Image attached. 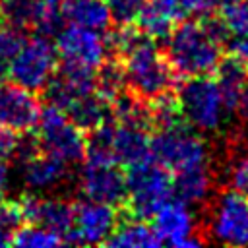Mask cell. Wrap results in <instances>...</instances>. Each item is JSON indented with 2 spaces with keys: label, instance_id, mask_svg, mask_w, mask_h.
Instances as JSON below:
<instances>
[{
  "label": "cell",
  "instance_id": "cell-8",
  "mask_svg": "<svg viewBox=\"0 0 248 248\" xmlns=\"http://www.w3.org/2000/svg\"><path fill=\"white\" fill-rule=\"evenodd\" d=\"M205 234L223 246H248V196L231 188L211 196Z\"/></svg>",
  "mask_w": 248,
  "mask_h": 248
},
{
  "label": "cell",
  "instance_id": "cell-14",
  "mask_svg": "<svg viewBox=\"0 0 248 248\" xmlns=\"http://www.w3.org/2000/svg\"><path fill=\"white\" fill-rule=\"evenodd\" d=\"M110 147L118 165L130 167L151 157V126L110 120Z\"/></svg>",
  "mask_w": 248,
  "mask_h": 248
},
{
  "label": "cell",
  "instance_id": "cell-3",
  "mask_svg": "<svg viewBox=\"0 0 248 248\" xmlns=\"http://www.w3.org/2000/svg\"><path fill=\"white\" fill-rule=\"evenodd\" d=\"M172 196V174L151 157L126 167V196L122 202L126 215L151 219Z\"/></svg>",
  "mask_w": 248,
  "mask_h": 248
},
{
  "label": "cell",
  "instance_id": "cell-27",
  "mask_svg": "<svg viewBox=\"0 0 248 248\" xmlns=\"http://www.w3.org/2000/svg\"><path fill=\"white\" fill-rule=\"evenodd\" d=\"M225 178L231 190H236L244 196H248V153L234 155L227 169H225Z\"/></svg>",
  "mask_w": 248,
  "mask_h": 248
},
{
  "label": "cell",
  "instance_id": "cell-21",
  "mask_svg": "<svg viewBox=\"0 0 248 248\" xmlns=\"http://www.w3.org/2000/svg\"><path fill=\"white\" fill-rule=\"evenodd\" d=\"M246 76H248V68H244L232 56L223 58L219 62V66L215 68V81L219 85V91H221V97H223V103L227 107L229 116L234 114L238 93H240V87H242Z\"/></svg>",
  "mask_w": 248,
  "mask_h": 248
},
{
  "label": "cell",
  "instance_id": "cell-25",
  "mask_svg": "<svg viewBox=\"0 0 248 248\" xmlns=\"http://www.w3.org/2000/svg\"><path fill=\"white\" fill-rule=\"evenodd\" d=\"M37 0H0V21L17 29L33 27Z\"/></svg>",
  "mask_w": 248,
  "mask_h": 248
},
{
  "label": "cell",
  "instance_id": "cell-24",
  "mask_svg": "<svg viewBox=\"0 0 248 248\" xmlns=\"http://www.w3.org/2000/svg\"><path fill=\"white\" fill-rule=\"evenodd\" d=\"M64 0H37L33 27L41 35H54L64 27Z\"/></svg>",
  "mask_w": 248,
  "mask_h": 248
},
{
  "label": "cell",
  "instance_id": "cell-7",
  "mask_svg": "<svg viewBox=\"0 0 248 248\" xmlns=\"http://www.w3.org/2000/svg\"><path fill=\"white\" fill-rule=\"evenodd\" d=\"M35 145L45 153L72 165L83 161L85 155V132L74 124L64 110L54 105L41 107L37 120Z\"/></svg>",
  "mask_w": 248,
  "mask_h": 248
},
{
  "label": "cell",
  "instance_id": "cell-6",
  "mask_svg": "<svg viewBox=\"0 0 248 248\" xmlns=\"http://www.w3.org/2000/svg\"><path fill=\"white\" fill-rule=\"evenodd\" d=\"M58 68V52L46 35L23 39L17 52L8 60L6 76L10 81L31 91H43Z\"/></svg>",
  "mask_w": 248,
  "mask_h": 248
},
{
  "label": "cell",
  "instance_id": "cell-20",
  "mask_svg": "<svg viewBox=\"0 0 248 248\" xmlns=\"http://www.w3.org/2000/svg\"><path fill=\"white\" fill-rule=\"evenodd\" d=\"M64 21L70 25L107 31L112 25V17L107 0H64Z\"/></svg>",
  "mask_w": 248,
  "mask_h": 248
},
{
  "label": "cell",
  "instance_id": "cell-15",
  "mask_svg": "<svg viewBox=\"0 0 248 248\" xmlns=\"http://www.w3.org/2000/svg\"><path fill=\"white\" fill-rule=\"evenodd\" d=\"M25 223H35L58 232L64 242L72 227L74 217V203L62 198H43L35 194H25L19 198Z\"/></svg>",
  "mask_w": 248,
  "mask_h": 248
},
{
  "label": "cell",
  "instance_id": "cell-32",
  "mask_svg": "<svg viewBox=\"0 0 248 248\" xmlns=\"http://www.w3.org/2000/svg\"><path fill=\"white\" fill-rule=\"evenodd\" d=\"M231 56L238 60L244 68H248V35L234 37L231 43Z\"/></svg>",
  "mask_w": 248,
  "mask_h": 248
},
{
  "label": "cell",
  "instance_id": "cell-33",
  "mask_svg": "<svg viewBox=\"0 0 248 248\" xmlns=\"http://www.w3.org/2000/svg\"><path fill=\"white\" fill-rule=\"evenodd\" d=\"M234 112L240 114L244 120H248V76H246V79H244V83H242V87H240Z\"/></svg>",
  "mask_w": 248,
  "mask_h": 248
},
{
  "label": "cell",
  "instance_id": "cell-30",
  "mask_svg": "<svg viewBox=\"0 0 248 248\" xmlns=\"http://www.w3.org/2000/svg\"><path fill=\"white\" fill-rule=\"evenodd\" d=\"M182 19H200L215 12L217 0H174Z\"/></svg>",
  "mask_w": 248,
  "mask_h": 248
},
{
  "label": "cell",
  "instance_id": "cell-9",
  "mask_svg": "<svg viewBox=\"0 0 248 248\" xmlns=\"http://www.w3.org/2000/svg\"><path fill=\"white\" fill-rule=\"evenodd\" d=\"M56 52L58 62L79 66L85 70L95 72L110 54L108 37L105 39L101 31L66 25L56 33Z\"/></svg>",
  "mask_w": 248,
  "mask_h": 248
},
{
  "label": "cell",
  "instance_id": "cell-17",
  "mask_svg": "<svg viewBox=\"0 0 248 248\" xmlns=\"http://www.w3.org/2000/svg\"><path fill=\"white\" fill-rule=\"evenodd\" d=\"M215 176L211 165L192 167L172 174V192L178 200L188 205H202L213 196Z\"/></svg>",
  "mask_w": 248,
  "mask_h": 248
},
{
  "label": "cell",
  "instance_id": "cell-12",
  "mask_svg": "<svg viewBox=\"0 0 248 248\" xmlns=\"http://www.w3.org/2000/svg\"><path fill=\"white\" fill-rule=\"evenodd\" d=\"M79 192L85 200L120 205L126 196V170L114 161H85Z\"/></svg>",
  "mask_w": 248,
  "mask_h": 248
},
{
  "label": "cell",
  "instance_id": "cell-28",
  "mask_svg": "<svg viewBox=\"0 0 248 248\" xmlns=\"http://www.w3.org/2000/svg\"><path fill=\"white\" fill-rule=\"evenodd\" d=\"M23 223H25V215H23L19 200H4V198H0V229H4L6 232H10L14 236V232Z\"/></svg>",
  "mask_w": 248,
  "mask_h": 248
},
{
  "label": "cell",
  "instance_id": "cell-31",
  "mask_svg": "<svg viewBox=\"0 0 248 248\" xmlns=\"http://www.w3.org/2000/svg\"><path fill=\"white\" fill-rule=\"evenodd\" d=\"M19 147H21L19 134H16V132L0 126V159L8 161L10 157H14V155L19 153Z\"/></svg>",
  "mask_w": 248,
  "mask_h": 248
},
{
  "label": "cell",
  "instance_id": "cell-16",
  "mask_svg": "<svg viewBox=\"0 0 248 248\" xmlns=\"http://www.w3.org/2000/svg\"><path fill=\"white\" fill-rule=\"evenodd\" d=\"M68 174V163L45 153L35 141L21 155V178L31 190H48L60 184Z\"/></svg>",
  "mask_w": 248,
  "mask_h": 248
},
{
  "label": "cell",
  "instance_id": "cell-11",
  "mask_svg": "<svg viewBox=\"0 0 248 248\" xmlns=\"http://www.w3.org/2000/svg\"><path fill=\"white\" fill-rule=\"evenodd\" d=\"M116 205L83 200L74 203L72 227L66 242L74 244H105L118 223Z\"/></svg>",
  "mask_w": 248,
  "mask_h": 248
},
{
  "label": "cell",
  "instance_id": "cell-18",
  "mask_svg": "<svg viewBox=\"0 0 248 248\" xmlns=\"http://www.w3.org/2000/svg\"><path fill=\"white\" fill-rule=\"evenodd\" d=\"M184 21L174 0H145L138 27L151 39H165L176 23Z\"/></svg>",
  "mask_w": 248,
  "mask_h": 248
},
{
  "label": "cell",
  "instance_id": "cell-10",
  "mask_svg": "<svg viewBox=\"0 0 248 248\" xmlns=\"http://www.w3.org/2000/svg\"><path fill=\"white\" fill-rule=\"evenodd\" d=\"M151 219L161 244H169L174 248H194L205 242V238L198 231L192 205L184 203L178 198H170L167 203H163Z\"/></svg>",
  "mask_w": 248,
  "mask_h": 248
},
{
  "label": "cell",
  "instance_id": "cell-1",
  "mask_svg": "<svg viewBox=\"0 0 248 248\" xmlns=\"http://www.w3.org/2000/svg\"><path fill=\"white\" fill-rule=\"evenodd\" d=\"M153 41L136 23L122 25L108 37L110 52L122 64L126 89L145 103L172 93L176 78L165 52Z\"/></svg>",
  "mask_w": 248,
  "mask_h": 248
},
{
  "label": "cell",
  "instance_id": "cell-19",
  "mask_svg": "<svg viewBox=\"0 0 248 248\" xmlns=\"http://www.w3.org/2000/svg\"><path fill=\"white\" fill-rule=\"evenodd\" d=\"M105 244L120 248H157L161 246V240L153 225L147 223V219H138L124 213V217L118 219L114 231L105 240Z\"/></svg>",
  "mask_w": 248,
  "mask_h": 248
},
{
  "label": "cell",
  "instance_id": "cell-2",
  "mask_svg": "<svg viewBox=\"0 0 248 248\" xmlns=\"http://www.w3.org/2000/svg\"><path fill=\"white\" fill-rule=\"evenodd\" d=\"M227 29L219 17L184 19L165 37V56L178 78L209 76L223 60V45Z\"/></svg>",
  "mask_w": 248,
  "mask_h": 248
},
{
  "label": "cell",
  "instance_id": "cell-4",
  "mask_svg": "<svg viewBox=\"0 0 248 248\" xmlns=\"http://www.w3.org/2000/svg\"><path fill=\"white\" fill-rule=\"evenodd\" d=\"M180 118L200 134H215L229 116L219 85L211 76L186 78L176 93Z\"/></svg>",
  "mask_w": 248,
  "mask_h": 248
},
{
  "label": "cell",
  "instance_id": "cell-13",
  "mask_svg": "<svg viewBox=\"0 0 248 248\" xmlns=\"http://www.w3.org/2000/svg\"><path fill=\"white\" fill-rule=\"evenodd\" d=\"M41 114V101L35 91L14 81L0 83V126L16 134L35 130Z\"/></svg>",
  "mask_w": 248,
  "mask_h": 248
},
{
  "label": "cell",
  "instance_id": "cell-5",
  "mask_svg": "<svg viewBox=\"0 0 248 248\" xmlns=\"http://www.w3.org/2000/svg\"><path fill=\"white\" fill-rule=\"evenodd\" d=\"M151 159L174 174L192 167L209 165V147L200 132L184 122H176L157 128L151 134Z\"/></svg>",
  "mask_w": 248,
  "mask_h": 248
},
{
  "label": "cell",
  "instance_id": "cell-23",
  "mask_svg": "<svg viewBox=\"0 0 248 248\" xmlns=\"http://www.w3.org/2000/svg\"><path fill=\"white\" fill-rule=\"evenodd\" d=\"M62 242L64 238L58 232L35 223H23L12 236L14 246H25V248H50Z\"/></svg>",
  "mask_w": 248,
  "mask_h": 248
},
{
  "label": "cell",
  "instance_id": "cell-35",
  "mask_svg": "<svg viewBox=\"0 0 248 248\" xmlns=\"http://www.w3.org/2000/svg\"><path fill=\"white\" fill-rule=\"evenodd\" d=\"M8 244H12V234L0 229V246H8Z\"/></svg>",
  "mask_w": 248,
  "mask_h": 248
},
{
  "label": "cell",
  "instance_id": "cell-22",
  "mask_svg": "<svg viewBox=\"0 0 248 248\" xmlns=\"http://www.w3.org/2000/svg\"><path fill=\"white\" fill-rule=\"evenodd\" d=\"M217 10L229 35H248V0H217Z\"/></svg>",
  "mask_w": 248,
  "mask_h": 248
},
{
  "label": "cell",
  "instance_id": "cell-29",
  "mask_svg": "<svg viewBox=\"0 0 248 248\" xmlns=\"http://www.w3.org/2000/svg\"><path fill=\"white\" fill-rule=\"evenodd\" d=\"M23 39L25 37H23L21 29L0 21V58L8 62L17 52V48L23 43Z\"/></svg>",
  "mask_w": 248,
  "mask_h": 248
},
{
  "label": "cell",
  "instance_id": "cell-26",
  "mask_svg": "<svg viewBox=\"0 0 248 248\" xmlns=\"http://www.w3.org/2000/svg\"><path fill=\"white\" fill-rule=\"evenodd\" d=\"M112 23L116 27L134 25L145 6V0H107Z\"/></svg>",
  "mask_w": 248,
  "mask_h": 248
},
{
  "label": "cell",
  "instance_id": "cell-34",
  "mask_svg": "<svg viewBox=\"0 0 248 248\" xmlns=\"http://www.w3.org/2000/svg\"><path fill=\"white\" fill-rule=\"evenodd\" d=\"M8 180H10V170H8V161L0 159V198L4 196L6 188H8Z\"/></svg>",
  "mask_w": 248,
  "mask_h": 248
}]
</instances>
